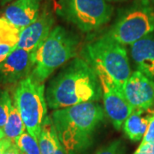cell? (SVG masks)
Segmentation results:
<instances>
[{"label":"cell","instance_id":"cb8c5ba5","mask_svg":"<svg viewBox=\"0 0 154 154\" xmlns=\"http://www.w3.org/2000/svg\"><path fill=\"white\" fill-rule=\"evenodd\" d=\"M13 141L11 140L8 138H3L2 140H0V154H4V152Z\"/></svg>","mask_w":154,"mask_h":154},{"label":"cell","instance_id":"9a60e30c","mask_svg":"<svg viewBox=\"0 0 154 154\" xmlns=\"http://www.w3.org/2000/svg\"><path fill=\"white\" fill-rule=\"evenodd\" d=\"M143 110H134L124 122L123 130L128 139L133 141H138L141 140L146 132L148 126L149 117L142 116Z\"/></svg>","mask_w":154,"mask_h":154},{"label":"cell","instance_id":"4316f807","mask_svg":"<svg viewBox=\"0 0 154 154\" xmlns=\"http://www.w3.org/2000/svg\"><path fill=\"white\" fill-rule=\"evenodd\" d=\"M108 2H120V1H124V0H106Z\"/></svg>","mask_w":154,"mask_h":154},{"label":"cell","instance_id":"44dd1931","mask_svg":"<svg viewBox=\"0 0 154 154\" xmlns=\"http://www.w3.org/2000/svg\"><path fill=\"white\" fill-rule=\"evenodd\" d=\"M149 122L146 132L142 138L141 144L154 142V112L152 115H148Z\"/></svg>","mask_w":154,"mask_h":154},{"label":"cell","instance_id":"5b68a950","mask_svg":"<svg viewBox=\"0 0 154 154\" xmlns=\"http://www.w3.org/2000/svg\"><path fill=\"white\" fill-rule=\"evenodd\" d=\"M152 33L154 8L150 0H134L118 11L115 22L105 33L122 45H130Z\"/></svg>","mask_w":154,"mask_h":154},{"label":"cell","instance_id":"83f0119b","mask_svg":"<svg viewBox=\"0 0 154 154\" xmlns=\"http://www.w3.org/2000/svg\"><path fill=\"white\" fill-rule=\"evenodd\" d=\"M152 1H153V3H154V0H152Z\"/></svg>","mask_w":154,"mask_h":154},{"label":"cell","instance_id":"30bf717a","mask_svg":"<svg viewBox=\"0 0 154 154\" xmlns=\"http://www.w3.org/2000/svg\"><path fill=\"white\" fill-rule=\"evenodd\" d=\"M54 22L55 19L49 3L45 2L37 19L21 31L17 48L37 51L52 30Z\"/></svg>","mask_w":154,"mask_h":154},{"label":"cell","instance_id":"277c9868","mask_svg":"<svg viewBox=\"0 0 154 154\" xmlns=\"http://www.w3.org/2000/svg\"><path fill=\"white\" fill-rule=\"evenodd\" d=\"M82 56L94 70L105 72L123 90L132 74L124 45L103 33L84 46Z\"/></svg>","mask_w":154,"mask_h":154},{"label":"cell","instance_id":"484cf974","mask_svg":"<svg viewBox=\"0 0 154 154\" xmlns=\"http://www.w3.org/2000/svg\"><path fill=\"white\" fill-rule=\"evenodd\" d=\"M11 1H12V0H0V3H1L2 5H5V4L10 3Z\"/></svg>","mask_w":154,"mask_h":154},{"label":"cell","instance_id":"7a4b0ae2","mask_svg":"<svg viewBox=\"0 0 154 154\" xmlns=\"http://www.w3.org/2000/svg\"><path fill=\"white\" fill-rule=\"evenodd\" d=\"M105 114L104 107L98 102L73 105L51 113L57 137L67 154H83L92 146Z\"/></svg>","mask_w":154,"mask_h":154},{"label":"cell","instance_id":"4fadbf2b","mask_svg":"<svg viewBox=\"0 0 154 154\" xmlns=\"http://www.w3.org/2000/svg\"><path fill=\"white\" fill-rule=\"evenodd\" d=\"M130 56L138 71L154 82V33L130 45Z\"/></svg>","mask_w":154,"mask_h":154},{"label":"cell","instance_id":"d4e9b609","mask_svg":"<svg viewBox=\"0 0 154 154\" xmlns=\"http://www.w3.org/2000/svg\"><path fill=\"white\" fill-rule=\"evenodd\" d=\"M5 133H4V131H3V129H1L0 128V140H2L3 138H5Z\"/></svg>","mask_w":154,"mask_h":154},{"label":"cell","instance_id":"d6986e66","mask_svg":"<svg viewBox=\"0 0 154 154\" xmlns=\"http://www.w3.org/2000/svg\"><path fill=\"white\" fill-rule=\"evenodd\" d=\"M12 103L9 93L3 90L0 91V128L3 129L10 114Z\"/></svg>","mask_w":154,"mask_h":154},{"label":"cell","instance_id":"ac0fdd59","mask_svg":"<svg viewBox=\"0 0 154 154\" xmlns=\"http://www.w3.org/2000/svg\"><path fill=\"white\" fill-rule=\"evenodd\" d=\"M15 144L22 154H41L38 141L28 131H25L17 137Z\"/></svg>","mask_w":154,"mask_h":154},{"label":"cell","instance_id":"603a6c76","mask_svg":"<svg viewBox=\"0 0 154 154\" xmlns=\"http://www.w3.org/2000/svg\"><path fill=\"white\" fill-rule=\"evenodd\" d=\"M4 154H22L20 149L17 147V146L15 144V142L12 143L5 150Z\"/></svg>","mask_w":154,"mask_h":154},{"label":"cell","instance_id":"9c48e42d","mask_svg":"<svg viewBox=\"0 0 154 154\" xmlns=\"http://www.w3.org/2000/svg\"><path fill=\"white\" fill-rule=\"evenodd\" d=\"M36 60V51L16 48L0 63V83L14 84L30 76Z\"/></svg>","mask_w":154,"mask_h":154},{"label":"cell","instance_id":"6da1fadb","mask_svg":"<svg viewBox=\"0 0 154 154\" xmlns=\"http://www.w3.org/2000/svg\"><path fill=\"white\" fill-rule=\"evenodd\" d=\"M102 88L93 67L75 57L61 69L47 87L45 99L50 109L59 110L88 102H99Z\"/></svg>","mask_w":154,"mask_h":154},{"label":"cell","instance_id":"8fae6325","mask_svg":"<svg viewBox=\"0 0 154 154\" xmlns=\"http://www.w3.org/2000/svg\"><path fill=\"white\" fill-rule=\"evenodd\" d=\"M123 94L133 110H146L154 107V82L135 70L123 87Z\"/></svg>","mask_w":154,"mask_h":154},{"label":"cell","instance_id":"2e32d148","mask_svg":"<svg viewBox=\"0 0 154 154\" xmlns=\"http://www.w3.org/2000/svg\"><path fill=\"white\" fill-rule=\"evenodd\" d=\"M6 138L15 142L16 139L26 131V126L22 121V118L15 105H12L10 114L3 128Z\"/></svg>","mask_w":154,"mask_h":154},{"label":"cell","instance_id":"5bb4252c","mask_svg":"<svg viewBox=\"0 0 154 154\" xmlns=\"http://www.w3.org/2000/svg\"><path fill=\"white\" fill-rule=\"evenodd\" d=\"M38 143L41 154H67L59 141L55 127L49 116L43 122Z\"/></svg>","mask_w":154,"mask_h":154},{"label":"cell","instance_id":"3957f363","mask_svg":"<svg viewBox=\"0 0 154 154\" xmlns=\"http://www.w3.org/2000/svg\"><path fill=\"white\" fill-rule=\"evenodd\" d=\"M80 43V37L65 28H52L36 51L35 65L30 76L37 82L44 83L56 69L75 58Z\"/></svg>","mask_w":154,"mask_h":154},{"label":"cell","instance_id":"52a82bcc","mask_svg":"<svg viewBox=\"0 0 154 154\" xmlns=\"http://www.w3.org/2000/svg\"><path fill=\"white\" fill-rule=\"evenodd\" d=\"M14 102L27 131L38 141L43 122L47 116L44 83L35 82L31 76L25 78L15 90Z\"/></svg>","mask_w":154,"mask_h":154},{"label":"cell","instance_id":"7c38bea8","mask_svg":"<svg viewBox=\"0 0 154 154\" xmlns=\"http://www.w3.org/2000/svg\"><path fill=\"white\" fill-rule=\"evenodd\" d=\"M41 2L42 0H14L6 7L4 17L22 31L37 19Z\"/></svg>","mask_w":154,"mask_h":154},{"label":"cell","instance_id":"7402d4cb","mask_svg":"<svg viewBox=\"0 0 154 154\" xmlns=\"http://www.w3.org/2000/svg\"><path fill=\"white\" fill-rule=\"evenodd\" d=\"M16 48L17 46H12L9 45H0V63L6 59V57Z\"/></svg>","mask_w":154,"mask_h":154},{"label":"cell","instance_id":"e0dca14e","mask_svg":"<svg viewBox=\"0 0 154 154\" xmlns=\"http://www.w3.org/2000/svg\"><path fill=\"white\" fill-rule=\"evenodd\" d=\"M21 30L15 27L5 17H0V45L17 46Z\"/></svg>","mask_w":154,"mask_h":154},{"label":"cell","instance_id":"ba28073f","mask_svg":"<svg viewBox=\"0 0 154 154\" xmlns=\"http://www.w3.org/2000/svg\"><path fill=\"white\" fill-rule=\"evenodd\" d=\"M102 88L104 110L116 130L121 129L124 122L133 112V108L127 101L123 90L105 72L95 70Z\"/></svg>","mask_w":154,"mask_h":154},{"label":"cell","instance_id":"8992f818","mask_svg":"<svg viewBox=\"0 0 154 154\" xmlns=\"http://www.w3.org/2000/svg\"><path fill=\"white\" fill-rule=\"evenodd\" d=\"M113 13V6L106 0H57V14L82 33L98 31Z\"/></svg>","mask_w":154,"mask_h":154},{"label":"cell","instance_id":"ffe728a7","mask_svg":"<svg viewBox=\"0 0 154 154\" xmlns=\"http://www.w3.org/2000/svg\"><path fill=\"white\" fill-rule=\"evenodd\" d=\"M126 147L122 140H115L99 148L95 154H125Z\"/></svg>","mask_w":154,"mask_h":154}]
</instances>
